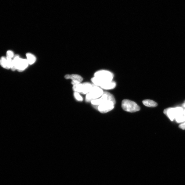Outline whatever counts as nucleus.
<instances>
[{
    "instance_id": "nucleus-20",
    "label": "nucleus",
    "mask_w": 185,
    "mask_h": 185,
    "mask_svg": "<svg viewBox=\"0 0 185 185\" xmlns=\"http://www.w3.org/2000/svg\"><path fill=\"white\" fill-rule=\"evenodd\" d=\"M183 106H184V107H185V103H184V104H183Z\"/></svg>"
},
{
    "instance_id": "nucleus-8",
    "label": "nucleus",
    "mask_w": 185,
    "mask_h": 185,
    "mask_svg": "<svg viewBox=\"0 0 185 185\" xmlns=\"http://www.w3.org/2000/svg\"><path fill=\"white\" fill-rule=\"evenodd\" d=\"M93 86V84L90 83L86 82L82 83V92L81 93L84 94L89 93Z\"/></svg>"
},
{
    "instance_id": "nucleus-7",
    "label": "nucleus",
    "mask_w": 185,
    "mask_h": 185,
    "mask_svg": "<svg viewBox=\"0 0 185 185\" xmlns=\"http://www.w3.org/2000/svg\"><path fill=\"white\" fill-rule=\"evenodd\" d=\"M65 78L67 79H71V83L73 85L81 83L83 80L82 76L78 74H67Z\"/></svg>"
},
{
    "instance_id": "nucleus-6",
    "label": "nucleus",
    "mask_w": 185,
    "mask_h": 185,
    "mask_svg": "<svg viewBox=\"0 0 185 185\" xmlns=\"http://www.w3.org/2000/svg\"><path fill=\"white\" fill-rule=\"evenodd\" d=\"M114 103L111 101H108L98 106L97 110L100 113L105 114L111 111L114 108Z\"/></svg>"
},
{
    "instance_id": "nucleus-10",
    "label": "nucleus",
    "mask_w": 185,
    "mask_h": 185,
    "mask_svg": "<svg viewBox=\"0 0 185 185\" xmlns=\"http://www.w3.org/2000/svg\"><path fill=\"white\" fill-rule=\"evenodd\" d=\"M116 83L114 80L101 86L100 87L105 90H110L114 89L116 86Z\"/></svg>"
},
{
    "instance_id": "nucleus-11",
    "label": "nucleus",
    "mask_w": 185,
    "mask_h": 185,
    "mask_svg": "<svg viewBox=\"0 0 185 185\" xmlns=\"http://www.w3.org/2000/svg\"><path fill=\"white\" fill-rule=\"evenodd\" d=\"M142 103L145 106L148 107H155L158 105L157 103L152 100H144L143 101Z\"/></svg>"
},
{
    "instance_id": "nucleus-5",
    "label": "nucleus",
    "mask_w": 185,
    "mask_h": 185,
    "mask_svg": "<svg viewBox=\"0 0 185 185\" xmlns=\"http://www.w3.org/2000/svg\"><path fill=\"white\" fill-rule=\"evenodd\" d=\"M13 65L16 69L19 71H24L28 67L29 64L27 59L20 58L18 55H16L13 60Z\"/></svg>"
},
{
    "instance_id": "nucleus-16",
    "label": "nucleus",
    "mask_w": 185,
    "mask_h": 185,
    "mask_svg": "<svg viewBox=\"0 0 185 185\" xmlns=\"http://www.w3.org/2000/svg\"><path fill=\"white\" fill-rule=\"evenodd\" d=\"M74 96L75 99L78 101H82L83 100V98L79 94L78 92H75L74 93Z\"/></svg>"
},
{
    "instance_id": "nucleus-1",
    "label": "nucleus",
    "mask_w": 185,
    "mask_h": 185,
    "mask_svg": "<svg viewBox=\"0 0 185 185\" xmlns=\"http://www.w3.org/2000/svg\"><path fill=\"white\" fill-rule=\"evenodd\" d=\"M114 75L108 70H100L95 72L94 77L91 78L93 85L100 87L106 83L113 81Z\"/></svg>"
},
{
    "instance_id": "nucleus-3",
    "label": "nucleus",
    "mask_w": 185,
    "mask_h": 185,
    "mask_svg": "<svg viewBox=\"0 0 185 185\" xmlns=\"http://www.w3.org/2000/svg\"><path fill=\"white\" fill-rule=\"evenodd\" d=\"M122 107L123 110L129 113H135L140 110L139 106L136 102L127 99L122 100Z\"/></svg>"
},
{
    "instance_id": "nucleus-9",
    "label": "nucleus",
    "mask_w": 185,
    "mask_h": 185,
    "mask_svg": "<svg viewBox=\"0 0 185 185\" xmlns=\"http://www.w3.org/2000/svg\"><path fill=\"white\" fill-rule=\"evenodd\" d=\"M164 113L169 118L171 121H173V119L175 118V108H169L165 109Z\"/></svg>"
},
{
    "instance_id": "nucleus-14",
    "label": "nucleus",
    "mask_w": 185,
    "mask_h": 185,
    "mask_svg": "<svg viewBox=\"0 0 185 185\" xmlns=\"http://www.w3.org/2000/svg\"><path fill=\"white\" fill-rule=\"evenodd\" d=\"M82 83L77 84V85H73V89L75 92L81 93L82 92Z\"/></svg>"
},
{
    "instance_id": "nucleus-17",
    "label": "nucleus",
    "mask_w": 185,
    "mask_h": 185,
    "mask_svg": "<svg viewBox=\"0 0 185 185\" xmlns=\"http://www.w3.org/2000/svg\"><path fill=\"white\" fill-rule=\"evenodd\" d=\"M7 57H10L11 58H12L14 56L13 52L12 51H10V50H9V51L7 52Z\"/></svg>"
},
{
    "instance_id": "nucleus-12",
    "label": "nucleus",
    "mask_w": 185,
    "mask_h": 185,
    "mask_svg": "<svg viewBox=\"0 0 185 185\" xmlns=\"http://www.w3.org/2000/svg\"><path fill=\"white\" fill-rule=\"evenodd\" d=\"M26 56L27 60L30 65H32L35 63L36 58L34 55L31 53H27L26 54Z\"/></svg>"
},
{
    "instance_id": "nucleus-2",
    "label": "nucleus",
    "mask_w": 185,
    "mask_h": 185,
    "mask_svg": "<svg viewBox=\"0 0 185 185\" xmlns=\"http://www.w3.org/2000/svg\"><path fill=\"white\" fill-rule=\"evenodd\" d=\"M103 93L104 92L101 88L93 85L90 91L86 95V102H91L92 100L99 99L102 96Z\"/></svg>"
},
{
    "instance_id": "nucleus-4",
    "label": "nucleus",
    "mask_w": 185,
    "mask_h": 185,
    "mask_svg": "<svg viewBox=\"0 0 185 185\" xmlns=\"http://www.w3.org/2000/svg\"><path fill=\"white\" fill-rule=\"evenodd\" d=\"M108 101H111L116 103V100L110 92H105L102 96L99 99L94 100L91 102L93 106H99Z\"/></svg>"
},
{
    "instance_id": "nucleus-13",
    "label": "nucleus",
    "mask_w": 185,
    "mask_h": 185,
    "mask_svg": "<svg viewBox=\"0 0 185 185\" xmlns=\"http://www.w3.org/2000/svg\"><path fill=\"white\" fill-rule=\"evenodd\" d=\"M0 64L3 68L7 69H9V67L8 66L6 58L4 57H2L0 60Z\"/></svg>"
},
{
    "instance_id": "nucleus-19",
    "label": "nucleus",
    "mask_w": 185,
    "mask_h": 185,
    "mask_svg": "<svg viewBox=\"0 0 185 185\" xmlns=\"http://www.w3.org/2000/svg\"><path fill=\"white\" fill-rule=\"evenodd\" d=\"M183 114L184 116H185V110L183 111Z\"/></svg>"
},
{
    "instance_id": "nucleus-15",
    "label": "nucleus",
    "mask_w": 185,
    "mask_h": 185,
    "mask_svg": "<svg viewBox=\"0 0 185 185\" xmlns=\"http://www.w3.org/2000/svg\"><path fill=\"white\" fill-rule=\"evenodd\" d=\"M175 119L176 121L178 122H185V116L184 114L176 117Z\"/></svg>"
},
{
    "instance_id": "nucleus-18",
    "label": "nucleus",
    "mask_w": 185,
    "mask_h": 185,
    "mask_svg": "<svg viewBox=\"0 0 185 185\" xmlns=\"http://www.w3.org/2000/svg\"><path fill=\"white\" fill-rule=\"evenodd\" d=\"M179 128L185 130V122L182 123L179 125Z\"/></svg>"
}]
</instances>
